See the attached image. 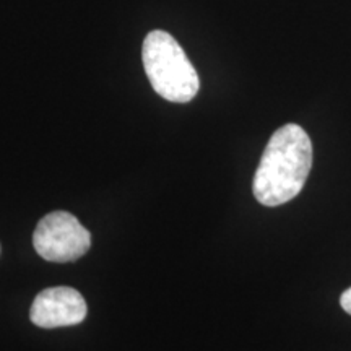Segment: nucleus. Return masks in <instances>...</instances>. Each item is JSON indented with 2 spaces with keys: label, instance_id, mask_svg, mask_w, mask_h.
Here are the masks:
<instances>
[{
  "label": "nucleus",
  "instance_id": "nucleus-4",
  "mask_svg": "<svg viewBox=\"0 0 351 351\" xmlns=\"http://www.w3.org/2000/svg\"><path fill=\"white\" fill-rule=\"evenodd\" d=\"M88 306L77 289L54 287L43 289L34 298L29 319L41 328H57L77 326L85 320Z\"/></svg>",
  "mask_w": 351,
  "mask_h": 351
},
{
  "label": "nucleus",
  "instance_id": "nucleus-2",
  "mask_svg": "<svg viewBox=\"0 0 351 351\" xmlns=\"http://www.w3.org/2000/svg\"><path fill=\"white\" fill-rule=\"evenodd\" d=\"M142 60L153 90L171 103H189L199 93L200 80L186 52L169 33L155 29L143 41Z\"/></svg>",
  "mask_w": 351,
  "mask_h": 351
},
{
  "label": "nucleus",
  "instance_id": "nucleus-1",
  "mask_svg": "<svg viewBox=\"0 0 351 351\" xmlns=\"http://www.w3.org/2000/svg\"><path fill=\"white\" fill-rule=\"evenodd\" d=\"M313 168V142L298 124L280 127L267 143L254 176L258 204L278 207L300 194Z\"/></svg>",
  "mask_w": 351,
  "mask_h": 351
},
{
  "label": "nucleus",
  "instance_id": "nucleus-3",
  "mask_svg": "<svg viewBox=\"0 0 351 351\" xmlns=\"http://www.w3.org/2000/svg\"><path fill=\"white\" fill-rule=\"evenodd\" d=\"M33 245L44 261L73 262L88 252L91 234L72 213L52 212L38 223Z\"/></svg>",
  "mask_w": 351,
  "mask_h": 351
},
{
  "label": "nucleus",
  "instance_id": "nucleus-5",
  "mask_svg": "<svg viewBox=\"0 0 351 351\" xmlns=\"http://www.w3.org/2000/svg\"><path fill=\"white\" fill-rule=\"evenodd\" d=\"M340 304L343 307V311L346 314L351 315V287L348 289H345L340 296Z\"/></svg>",
  "mask_w": 351,
  "mask_h": 351
}]
</instances>
